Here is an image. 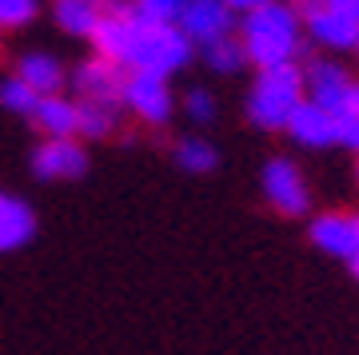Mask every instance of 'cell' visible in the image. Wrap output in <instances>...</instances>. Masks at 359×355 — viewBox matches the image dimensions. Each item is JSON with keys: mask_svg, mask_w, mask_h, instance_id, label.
Returning <instances> with one entry per match:
<instances>
[{"mask_svg": "<svg viewBox=\"0 0 359 355\" xmlns=\"http://www.w3.org/2000/svg\"><path fill=\"white\" fill-rule=\"evenodd\" d=\"M96 56L120 64L124 72H156L168 76L192 60V40L180 32V25H156L144 16H104L92 32Z\"/></svg>", "mask_w": 359, "mask_h": 355, "instance_id": "1", "label": "cell"}, {"mask_svg": "<svg viewBox=\"0 0 359 355\" xmlns=\"http://www.w3.org/2000/svg\"><path fill=\"white\" fill-rule=\"evenodd\" d=\"M240 40H244L248 64H256V68H283V64H295L299 44H304L299 13L287 8L283 0H268L264 8L244 16Z\"/></svg>", "mask_w": 359, "mask_h": 355, "instance_id": "2", "label": "cell"}, {"mask_svg": "<svg viewBox=\"0 0 359 355\" xmlns=\"http://www.w3.org/2000/svg\"><path fill=\"white\" fill-rule=\"evenodd\" d=\"M304 92H308L304 88V68H295V64L259 68L252 96H248V120L264 132H280V128H287L295 108L308 100Z\"/></svg>", "mask_w": 359, "mask_h": 355, "instance_id": "3", "label": "cell"}, {"mask_svg": "<svg viewBox=\"0 0 359 355\" xmlns=\"http://www.w3.org/2000/svg\"><path fill=\"white\" fill-rule=\"evenodd\" d=\"M264 196L280 216H304L311 203L308 180H304L299 164L287 160V156H276V160L264 164Z\"/></svg>", "mask_w": 359, "mask_h": 355, "instance_id": "4", "label": "cell"}, {"mask_svg": "<svg viewBox=\"0 0 359 355\" xmlns=\"http://www.w3.org/2000/svg\"><path fill=\"white\" fill-rule=\"evenodd\" d=\"M124 108L152 128L168 124L172 120V88H168V76L128 72V80H124Z\"/></svg>", "mask_w": 359, "mask_h": 355, "instance_id": "5", "label": "cell"}, {"mask_svg": "<svg viewBox=\"0 0 359 355\" xmlns=\"http://www.w3.org/2000/svg\"><path fill=\"white\" fill-rule=\"evenodd\" d=\"M304 16H308V32L316 44L335 52L359 48V20L347 13H335L327 0H304Z\"/></svg>", "mask_w": 359, "mask_h": 355, "instance_id": "6", "label": "cell"}, {"mask_svg": "<svg viewBox=\"0 0 359 355\" xmlns=\"http://www.w3.org/2000/svg\"><path fill=\"white\" fill-rule=\"evenodd\" d=\"M124 80H128V72L120 68V64L104 60V56H92V60H84L72 72V84H76L80 100H96V104H124Z\"/></svg>", "mask_w": 359, "mask_h": 355, "instance_id": "7", "label": "cell"}, {"mask_svg": "<svg viewBox=\"0 0 359 355\" xmlns=\"http://www.w3.org/2000/svg\"><path fill=\"white\" fill-rule=\"evenodd\" d=\"M88 172V152L84 144L72 140H44L32 152V176L36 180H80Z\"/></svg>", "mask_w": 359, "mask_h": 355, "instance_id": "8", "label": "cell"}, {"mask_svg": "<svg viewBox=\"0 0 359 355\" xmlns=\"http://www.w3.org/2000/svg\"><path fill=\"white\" fill-rule=\"evenodd\" d=\"M304 88H308V100H316L320 108H327L332 116H344L347 100H351V88H355V80L347 76L335 60H311L308 72H304Z\"/></svg>", "mask_w": 359, "mask_h": 355, "instance_id": "9", "label": "cell"}, {"mask_svg": "<svg viewBox=\"0 0 359 355\" xmlns=\"http://www.w3.org/2000/svg\"><path fill=\"white\" fill-rule=\"evenodd\" d=\"M231 28H236V16L224 8V0H188V8L180 16V32L204 48L231 36Z\"/></svg>", "mask_w": 359, "mask_h": 355, "instance_id": "10", "label": "cell"}, {"mask_svg": "<svg viewBox=\"0 0 359 355\" xmlns=\"http://www.w3.org/2000/svg\"><path fill=\"white\" fill-rule=\"evenodd\" d=\"M287 132L299 148H327V144H335V116L316 100H304L287 120Z\"/></svg>", "mask_w": 359, "mask_h": 355, "instance_id": "11", "label": "cell"}, {"mask_svg": "<svg viewBox=\"0 0 359 355\" xmlns=\"http://www.w3.org/2000/svg\"><path fill=\"white\" fill-rule=\"evenodd\" d=\"M308 236H311V243H316L320 252L335 255V260H351V252H355V216L323 212V216L311 220Z\"/></svg>", "mask_w": 359, "mask_h": 355, "instance_id": "12", "label": "cell"}, {"mask_svg": "<svg viewBox=\"0 0 359 355\" xmlns=\"http://www.w3.org/2000/svg\"><path fill=\"white\" fill-rule=\"evenodd\" d=\"M36 236V212L20 196L0 192V252H16Z\"/></svg>", "mask_w": 359, "mask_h": 355, "instance_id": "13", "label": "cell"}, {"mask_svg": "<svg viewBox=\"0 0 359 355\" xmlns=\"http://www.w3.org/2000/svg\"><path fill=\"white\" fill-rule=\"evenodd\" d=\"M32 124L44 132V140H72L80 124V100H68V96H40L36 112H32Z\"/></svg>", "mask_w": 359, "mask_h": 355, "instance_id": "14", "label": "cell"}, {"mask_svg": "<svg viewBox=\"0 0 359 355\" xmlns=\"http://www.w3.org/2000/svg\"><path fill=\"white\" fill-rule=\"evenodd\" d=\"M16 76L25 80L36 96H56V92L65 88V64L56 60V56H48V52H28L16 64Z\"/></svg>", "mask_w": 359, "mask_h": 355, "instance_id": "15", "label": "cell"}, {"mask_svg": "<svg viewBox=\"0 0 359 355\" xmlns=\"http://www.w3.org/2000/svg\"><path fill=\"white\" fill-rule=\"evenodd\" d=\"M52 16H56V25L65 28L68 36H88V40L96 32V25L104 20L100 8H96V0H56L52 4Z\"/></svg>", "mask_w": 359, "mask_h": 355, "instance_id": "16", "label": "cell"}, {"mask_svg": "<svg viewBox=\"0 0 359 355\" xmlns=\"http://www.w3.org/2000/svg\"><path fill=\"white\" fill-rule=\"evenodd\" d=\"M120 128V108L116 104H96V100H80V124L76 136L84 140H108Z\"/></svg>", "mask_w": 359, "mask_h": 355, "instance_id": "17", "label": "cell"}, {"mask_svg": "<svg viewBox=\"0 0 359 355\" xmlns=\"http://www.w3.org/2000/svg\"><path fill=\"white\" fill-rule=\"evenodd\" d=\"M204 60L212 72H219V76H231V72H240L248 64V52H244V40L240 36H224L216 40V44H208L204 48Z\"/></svg>", "mask_w": 359, "mask_h": 355, "instance_id": "18", "label": "cell"}, {"mask_svg": "<svg viewBox=\"0 0 359 355\" xmlns=\"http://www.w3.org/2000/svg\"><path fill=\"white\" fill-rule=\"evenodd\" d=\"M176 164L184 168V172H212V168L219 164V152L212 148V140H200V136H188V140H180L176 144Z\"/></svg>", "mask_w": 359, "mask_h": 355, "instance_id": "19", "label": "cell"}, {"mask_svg": "<svg viewBox=\"0 0 359 355\" xmlns=\"http://www.w3.org/2000/svg\"><path fill=\"white\" fill-rule=\"evenodd\" d=\"M36 104H40V96L28 88L20 76H13V80L0 84V108H8V112H16V116H32L36 112Z\"/></svg>", "mask_w": 359, "mask_h": 355, "instance_id": "20", "label": "cell"}, {"mask_svg": "<svg viewBox=\"0 0 359 355\" xmlns=\"http://www.w3.org/2000/svg\"><path fill=\"white\" fill-rule=\"evenodd\" d=\"M188 8V0H132V13L156 25H180V16Z\"/></svg>", "mask_w": 359, "mask_h": 355, "instance_id": "21", "label": "cell"}, {"mask_svg": "<svg viewBox=\"0 0 359 355\" xmlns=\"http://www.w3.org/2000/svg\"><path fill=\"white\" fill-rule=\"evenodd\" d=\"M40 13V0H0V28H28Z\"/></svg>", "mask_w": 359, "mask_h": 355, "instance_id": "22", "label": "cell"}, {"mask_svg": "<svg viewBox=\"0 0 359 355\" xmlns=\"http://www.w3.org/2000/svg\"><path fill=\"white\" fill-rule=\"evenodd\" d=\"M184 108H188V116L200 120V124H208V120L216 116V100H212V92L208 88H192L188 96H184Z\"/></svg>", "mask_w": 359, "mask_h": 355, "instance_id": "23", "label": "cell"}, {"mask_svg": "<svg viewBox=\"0 0 359 355\" xmlns=\"http://www.w3.org/2000/svg\"><path fill=\"white\" fill-rule=\"evenodd\" d=\"M335 144L359 152V116H335Z\"/></svg>", "mask_w": 359, "mask_h": 355, "instance_id": "24", "label": "cell"}, {"mask_svg": "<svg viewBox=\"0 0 359 355\" xmlns=\"http://www.w3.org/2000/svg\"><path fill=\"white\" fill-rule=\"evenodd\" d=\"M268 0H224V8H228L231 16H248V13H256V8H264Z\"/></svg>", "mask_w": 359, "mask_h": 355, "instance_id": "25", "label": "cell"}, {"mask_svg": "<svg viewBox=\"0 0 359 355\" xmlns=\"http://www.w3.org/2000/svg\"><path fill=\"white\" fill-rule=\"evenodd\" d=\"M327 4H332L335 13H347V16H355L359 20V0H327Z\"/></svg>", "mask_w": 359, "mask_h": 355, "instance_id": "26", "label": "cell"}, {"mask_svg": "<svg viewBox=\"0 0 359 355\" xmlns=\"http://www.w3.org/2000/svg\"><path fill=\"white\" fill-rule=\"evenodd\" d=\"M347 264H351V272H355V279H359V216H355V252H351Z\"/></svg>", "mask_w": 359, "mask_h": 355, "instance_id": "27", "label": "cell"}, {"mask_svg": "<svg viewBox=\"0 0 359 355\" xmlns=\"http://www.w3.org/2000/svg\"><path fill=\"white\" fill-rule=\"evenodd\" d=\"M355 52H359V48H355Z\"/></svg>", "mask_w": 359, "mask_h": 355, "instance_id": "28", "label": "cell"}]
</instances>
